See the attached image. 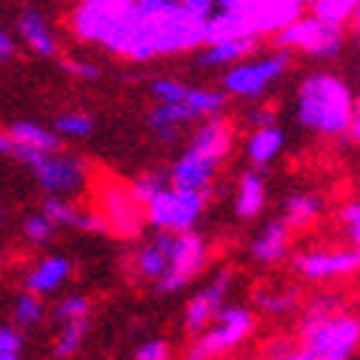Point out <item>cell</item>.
<instances>
[{"label":"cell","mask_w":360,"mask_h":360,"mask_svg":"<svg viewBox=\"0 0 360 360\" xmlns=\"http://www.w3.org/2000/svg\"><path fill=\"white\" fill-rule=\"evenodd\" d=\"M69 23L80 40L134 63L192 52L206 37V18L180 0H80Z\"/></svg>","instance_id":"6da1fadb"},{"label":"cell","mask_w":360,"mask_h":360,"mask_svg":"<svg viewBox=\"0 0 360 360\" xmlns=\"http://www.w3.org/2000/svg\"><path fill=\"white\" fill-rule=\"evenodd\" d=\"M311 0H214L206 18V37H272L309 9Z\"/></svg>","instance_id":"7a4b0ae2"},{"label":"cell","mask_w":360,"mask_h":360,"mask_svg":"<svg viewBox=\"0 0 360 360\" xmlns=\"http://www.w3.org/2000/svg\"><path fill=\"white\" fill-rule=\"evenodd\" d=\"M297 343L314 360H352L360 349V318L343 311L335 295H318L300 318Z\"/></svg>","instance_id":"3957f363"},{"label":"cell","mask_w":360,"mask_h":360,"mask_svg":"<svg viewBox=\"0 0 360 360\" xmlns=\"http://www.w3.org/2000/svg\"><path fill=\"white\" fill-rule=\"evenodd\" d=\"M352 89L343 77L332 72H311L300 80L297 98H295V115L297 123L323 138H340L349 131L352 123Z\"/></svg>","instance_id":"277c9868"},{"label":"cell","mask_w":360,"mask_h":360,"mask_svg":"<svg viewBox=\"0 0 360 360\" xmlns=\"http://www.w3.org/2000/svg\"><path fill=\"white\" fill-rule=\"evenodd\" d=\"M289 66H292V55L289 49L281 46L260 58L249 55L246 60L226 66V72H223V92L240 101H257L289 72Z\"/></svg>","instance_id":"5b68a950"},{"label":"cell","mask_w":360,"mask_h":360,"mask_svg":"<svg viewBox=\"0 0 360 360\" xmlns=\"http://www.w3.org/2000/svg\"><path fill=\"white\" fill-rule=\"evenodd\" d=\"M272 43L281 49H297L306 58L314 60H335L343 52V26L323 23L314 15H300L289 26H283L278 34H272Z\"/></svg>","instance_id":"8992f818"},{"label":"cell","mask_w":360,"mask_h":360,"mask_svg":"<svg viewBox=\"0 0 360 360\" xmlns=\"http://www.w3.org/2000/svg\"><path fill=\"white\" fill-rule=\"evenodd\" d=\"M212 192H195V189H174L166 186L155 198L143 203L146 223L163 232H186L200 220Z\"/></svg>","instance_id":"52a82bcc"},{"label":"cell","mask_w":360,"mask_h":360,"mask_svg":"<svg viewBox=\"0 0 360 360\" xmlns=\"http://www.w3.org/2000/svg\"><path fill=\"white\" fill-rule=\"evenodd\" d=\"M255 329V314L246 306H223L217 318L198 335L195 346L186 352L184 360H212L223 352L240 346Z\"/></svg>","instance_id":"ba28073f"},{"label":"cell","mask_w":360,"mask_h":360,"mask_svg":"<svg viewBox=\"0 0 360 360\" xmlns=\"http://www.w3.org/2000/svg\"><path fill=\"white\" fill-rule=\"evenodd\" d=\"M98 217L103 220L106 232L117 235V238H138L146 214H143V203L131 195L129 184H120L115 177H101L98 192Z\"/></svg>","instance_id":"9c48e42d"},{"label":"cell","mask_w":360,"mask_h":360,"mask_svg":"<svg viewBox=\"0 0 360 360\" xmlns=\"http://www.w3.org/2000/svg\"><path fill=\"white\" fill-rule=\"evenodd\" d=\"M206 263H209V243H206L203 235H198L195 229L174 232L169 263L163 269V275L155 281V289L160 295L184 292L206 269Z\"/></svg>","instance_id":"30bf717a"},{"label":"cell","mask_w":360,"mask_h":360,"mask_svg":"<svg viewBox=\"0 0 360 360\" xmlns=\"http://www.w3.org/2000/svg\"><path fill=\"white\" fill-rule=\"evenodd\" d=\"M29 169L34 172V180L40 184V189L58 198L80 192L83 184L89 180V166L75 155H60V149L43 152L40 158L29 163Z\"/></svg>","instance_id":"8fae6325"},{"label":"cell","mask_w":360,"mask_h":360,"mask_svg":"<svg viewBox=\"0 0 360 360\" xmlns=\"http://www.w3.org/2000/svg\"><path fill=\"white\" fill-rule=\"evenodd\" d=\"M295 272L311 283H323V281H338L360 272V252L357 249H318V252H303L295 255L292 260Z\"/></svg>","instance_id":"7c38bea8"},{"label":"cell","mask_w":360,"mask_h":360,"mask_svg":"<svg viewBox=\"0 0 360 360\" xmlns=\"http://www.w3.org/2000/svg\"><path fill=\"white\" fill-rule=\"evenodd\" d=\"M232 281H235V272L232 269H223V272H217L200 292H195V297L186 306V318H184V323L192 335H200L217 318V311L226 306Z\"/></svg>","instance_id":"4fadbf2b"},{"label":"cell","mask_w":360,"mask_h":360,"mask_svg":"<svg viewBox=\"0 0 360 360\" xmlns=\"http://www.w3.org/2000/svg\"><path fill=\"white\" fill-rule=\"evenodd\" d=\"M232 146H235V126L223 115L203 117L200 126L192 131V141H189V149L198 152L200 158H206L209 163H214L217 169L232 155Z\"/></svg>","instance_id":"5bb4252c"},{"label":"cell","mask_w":360,"mask_h":360,"mask_svg":"<svg viewBox=\"0 0 360 360\" xmlns=\"http://www.w3.org/2000/svg\"><path fill=\"white\" fill-rule=\"evenodd\" d=\"M6 131L12 138V155L9 158H15L26 166L34 158H40L43 152H58L60 149V134L55 129H46L40 123H32V120H18Z\"/></svg>","instance_id":"9a60e30c"},{"label":"cell","mask_w":360,"mask_h":360,"mask_svg":"<svg viewBox=\"0 0 360 360\" xmlns=\"http://www.w3.org/2000/svg\"><path fill=\"white\" fill-rule=\"evenodd\" d=\"M260 46L257 37H226V40H209L198 46V66L203 69H226L232 63L246 60L249 55H255Z\"/></svg>","instance_id":"2e32d148"},{"label":"cell","mask_w":360,"mask_h":360,"mask_svg":"<svg viewBox=\"0 0 360 360\" xmlns=\"http://www.w3.org/2000/svg\"><path fill=\"white\" fill-rule=\"evenodd\" d=\"M289 249H292V229L286 226V220L278 217L272 223H266V226L257 232V238L252 240L249 252L257 263L263 266H278L289 257Z\"/></svg>","instance_id":"e0dca14e"},{"label":"cell","mask_w":360,"mask_h":360,"mask_svg":"<svg viewBox=\"0 0 360 360\" xmlns=\"http://www.w3.org/2000/svg\"><path fill=\"white\" fill-rule=\"evenodd\" d=\"M40 212L49 217L52 226H69V229H80V232H106L98 212H80L75 203H69L58 195H49V200H43Z\"/></svg>","instance_id":"ac0fdd59"},{"label":"cell","mask_w":360,"mask_h":360,"mask_svg":"<svg viewBox=\"0 0 360 360\" xmlns=\"http://www.w3.org/2000/svg\"><path fill=\"white\" fill-rule=\"evenodd\" d=\"M18 34L26 46L40 58H55L58 55V37L37 9H23L18 15Z\"/></svg>","instance_id":"d6986e66"},{"label":"cell","mask_w":360,"mask_h":360,"mask_svg":"<svg viewBox=\"0 0 360 360\" xmlns=\"http://www.w3.org/2000/svg\"><path fill=\"white\" fill-rule=\"evenodd\" d=\"M283 129L278 123H269V126H255L252 134L246 138V160L255 169H266L278 160V155L283 152Z\"/></svg>","instance_id":"ffe728a7"},{"label":"cell","mask_w":360,"mask_h":360,"mask_svg":"<svg viewBox=\"0 0 360 360\" xmlns=\"http://www.w3.org/2000/svg\"><path fill=\"white\" fill-rule=\"evenodd\" d=\"M172 240H174V232H163L158 229L155 238L134 255V272H138L141 278L146 281H158L163 275V269L169 263V255H172Z\"/></svg>","instance_id":"44dd1931"},{"label":"cell","mask_w":360,"mask_h":360,"mask_svg":"<svg viewBox=\"0 0 360 360\" xmlns=\"http://www.w3.org/2000/svg\"><path fill=\"white\" fill-rule=\"evenodd\" d=\"M189 123H198V117L186 103H158V109H152L149 115V129L163 143H172L177 131Z\"/></svg>","instance_id":"7402d4cb"},{"label":"cell","mask_w":360,"mask_h":360,"mask_svg":"<svg viewBox=\"0 0 360 360\" xmlns=\"http://www.w3.org/2000/svg\"><path fill=\"white\" fill-rule=\"evenodd\" d=\"M266 209V180L257 169L243 172L238 180V195H235V212L240 220H255Z\"/></svg>","instance_id":"603a6c76"},{"label":"cell","mask_w":360,"mask_h":360,"mask_svg":"<svg viewBox=\"0 0 360 360\" xmlns=\"http://www.w3.org/2000/svg\"><path fill=\"white\" fill-rule=\"evenodd\" d=\"M69 272H72V263L66 260V257H46V260H40L32 272H29V278H26V289L32 292V295H52L55 289H60L63 286V281L69 278Z\"/></svg>","instance_id":"cb8c5ba5"},{"label":"cell","mask_w":360,"mask_h":360,"mask_svg":"<svg viewBox=\"0 0 360 360\" xmlns=\"http://www.w3.org/2000/svg\"><path fill=\"white\" fill-rule=\"evenodd\" d=\"M323 198L318 192H297L286 200L283 206V220L286 226L295 232V229H309L314 220L323 214Z\"/></svg>","instance_id":"d4e9b609"},{"label":"cell","mask_w":360,"mask_h":360,"mask_svg":"<svg viewBox=\"0 0 360 360\" xmlns=\"http://www.w3.org/2000/svg\"><path fill=\"white\" fill-rule=\"evenodd\" d=\"M184 103L195 112L198 120H203V117H209V115H220V112H223V106H226V92H223V89L189 86Z\"/></svg>","instance_id":"484cf974"},{"label":"cell","mask_w":360,"mask_h":360,"mask_svg":"<svg viewBox=\"0 0 360 360\" xmlns=\"http://www.w3.org/2000/svg\"><path fill=\"white\" fill-rule=\"evenodd\" d=\"M306 12L323 23L346 26V23H352V18L357 12V0H311Z\"/></svg>","instance_id":"4316f807"},{"label":"cell","mask_w":360,"mask_h":360,"mask_svg":"<svg viewBox=\"0 0 360 360\" xmlns=\"http://www.w3.org/2000/svg\"><path fill=\"white\" fill-rule=\"evenodd\" d=\"M255 306L266 314H289L300 306V292L297 289H257Z\"/></svg>","instance_id":"83f0119b"},{"label":"cell","mask_w":360,"mask_h":360,"mask_svg":"<svg viewBox=\"0 0 360 360\" xmlns=\"http://www.w3.org/2000/svg\"><path fill=\"white\" fill-rule=\"evenodd\" d=\"M86 332H89V318L63 321V329H60V335H58V340H55V357L66 360V357L77 354V352H80V346H83Z\"/></svg>","instance_id":"f1b7e54d"},{"label":"cell","mask_w":360,"mask_h":360,"mask_svg":"<svg viewBox=\"0 0 360 360\" xmlns=\"http://www.w3.org/2000/svg\"><path fill=\"white\" fill-rule=\"evenodd\" d=\"M166 186H172L166 172H143V174H138V177H134L131 184H129L131 195L138 198L141 203H146L149 198H155V195H158V192H163Z\"/></svg>","instance_id":"f546056e"},{"label":"cell","mask_w":360,"mask_h":360,"mask_svg":"<svg viewBox=\"0 0 360 360\" xmlns=\"http://www.w3.org/2000/svg\"><path fill=\"white\" fill-rule=\"evenodd\" d=\"M55 131L63 138H89L95 131V120L86 112H66L55 120Z\"/></svg>","instance_id":"4dcf8cb0"},{"label":"cell","mask_w":360,"mask_h":360,"mask_svg":"<svg viewBox=\"0 0 360 360\" xmlns=\"http://www.w3.org/2000/svg\"><path fill=\"white\" fill-rule=\"evenodd\" d=\"M43 318V303H40V295H32V292H23L18 300H15V323L18 329H29V326H37Z\"/></svg>","instance_id":"1f68e13d"},{"label":"cell","mask_w":360,"mask_h":360,"mask_svg":"<svg viewBox=\"0 0 360 360\" xmlns=\"http://www.w3.org/2000/svg\"><path fill=\"white\" fill-rule=\"evenodd\" d=\"M149 92L158 103H184L189 86L174 80V77H158V80L149 83Z\"/></svg>","instance_id":"d6a6232c"},{"label":"cell","mask_w":360,"mask_h":360,"mask_svg":"<svg viewBox=\"0 0 360 360\" xmlns=\"http://www.w3.org/2000/svg\"><path fill=\"white\" fill-rule=\"evenodd\" d=\"M52 232H55V226H52L49 217L43 214V212L29 214L26 223H23V235H26L32 243H46V240L52 238Z\"/></svg>","instance_id":"836d02e7"},{"label":"cell","mask_w":360,"mask_h":360,"mask_svg":"<svg viewBox=\"0 0 360 360\" xmlns=\"http://www.w3.org/2000/svg\"><path fill=\"white\" fill-rule=\"evenodd\" d=\"M89 311H92V303H89L86 297H80V295H72V297L60 300L58 309H55V314H58V321H60V323H63V321L89 318Z\"/></svg>","instance_id":"e575fe53"},{"label":"cell","mask_w":360,"mask_h":360,"mask_svg":"<svg viewBox=\"0 0 360 360\" xmlns=\"http://www.w3.org/2000/svg\"><path fill=\"white\" fill-rule=\"evenodd\" d=\"M340 220L346 226V235L352 240V246L360 252V200H352L340 209Z\"/></svg>","instance_id":"d590c367"},{"label":"cell","mask_w":360,"mask_h":360,"mask_svg":"<svg viewBox=\"0 0 360 360\" xmlns=\"http://www.w3.org/2000/svg\"><path fill=\"white\" fill-rule=\"evenodd\" d=\"M266 360H314L300 343L292 346L289 340H275L266 352Z\"/></svg>","instance_id":"8d00e7d4"},{"label":"cell","mask_w":360,"mask_h":360,"mask_svg":"<svg viewBox=\"0 0 360 360\" xmlns=\"http://www.w3.org/2000/svg\"><path fill=\"white\" fill-rule=\"evenodd\" d=\"M63 66H66V72H69L72 77H77V80H98V77H101V66L89 63V60L69 58V60H63Z\"/></svg>","instance_id":"74e56055"},{"label":"cell","mask_w":360,"mask_h":360,"mask_svg":"<svg viewBox=\"0 0 360 360\" xmlns=\"http://www.w3.org/2000/svg\"><path fill=\"white\" fill-rule=\"evenodd\" d=\"M23 349V335L18 326H0V354H12Z\"/></svg>","instance_id":"f35d334b"},{"label":"cell","mask_w":360,"mask_h":360,"mask_svg":"<svg viewBox=\"0 0 360 360\" xmlns=\"http://www.w3.org/2000/svg\"><path fill=\"white\" fill-rule=\"evenodd\" d=\"M134 360H169V343L166 340H149L134 352Z\"/></svg>","instance_id":"ab89813d"},{"label":"cell","mask_w":360,"mask_h":360,"mask_svg":"<svg viewBox=\"0 0 360 360\" xmlns=\"http://www.w3.org/2000/svg\"><path fill=\"white\" fill-rule=\"evenodd\" d=\"M15 40H12V34L0 26V63H6V60H12L15 58Z\"/></svg>","instance_id":"60d3db41"},{"label":"cell","mask_w":360,"mask_h":360,"mask_svg":"<svg viewBox=\"0 0 360 360\" xmlns=\"http://www.w3.org/2000/svg\"><path fill=\"white\" fill-rule=\"evenodd\" d=\"M352 134V141L360 143V98H354V106H352V123H349V131Z\"/></svg>","instance_id":"b9f144b4"},{"label":"cell","mask_w":360,"mask_h":360,"mask_svg":"<svg viewBox=\"0 0 360 360\" xmlns=\"http://www.w3.org/2000/svg\"><path fill=\"white\" fill-rule=\"evenodd\" d=\"M180 4H184L186 9H192V12H198V15H203V18H209L214 0H180Z\"/></svg>","instance_id":"7bdbcfd3"},{"label":"cell","mask_w":360,"mask_h":360,"mask_svg":"<svg viewBox=\"0 0 360 360\" xmlns=\"http://www.w3.org/2000/svg\"><path fill=\"white\" fill-rule=\"evenodd\" d=\"M249 123L252 126H269V123H275V112L272 109H257L249 115Z\"/></svg>","instance_id":"ee69618b"},{"label":"cell","mask_w":360,"mask_h":360,"mask_svg":"<svg viewBox=\"0 0 360 360\" xmlns=\"http://www.w3.org/2000/svg\"><path fill=\"white\" fill-rule=\"evenodd\" d=\"M0 155H12V138H9V131L6 129H0Z\"/></svg>","instance_id":"f6af8a7d"},{"label":"cell","mask_w":360,"mask_h":360,"mask_svg":"<svg viewBox=\"0 0 360 360\" xmlns=\"http://www.w3.org/2000/svg\"><path fill=\"white\" fill-rule=\"evenodd\" d=\"M352 34H354V43L360 46V12L352 18Z\"/></svg>","instance_id":"bcb514c9"},{"label":"cell","mask_w":360,"mask_h":360,"mask_svg":"<svg viewBox=\"0 0 360 360\" xmlns=\"http://www.w3.org/2000/svg\"><path fill=\"white\" fill-rule=\"evenodd\" d=\"M0 360H20V352H12V354H0Z\"/></svg>","instance_id":"7dc6e473"},{"label":"cell","mask_w":360,"mask_h":360,"mask_svg":"<svg viewBox=\"0 0 360 360\" xmlns=\"http://www.w3.org/2000/svg\"><path fill=\"white\" fill-rule=\"evenodd\" d=\"M0 220H4V206H0Z\"/></svg>","instance_id":"c3c4849f"}]
</instances>
